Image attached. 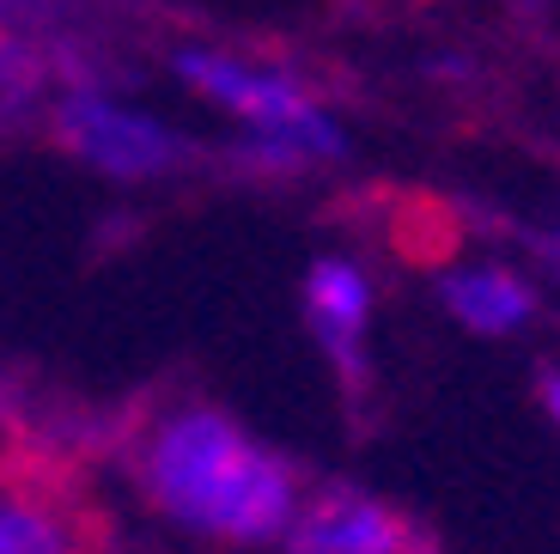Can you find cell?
Segmentation results:
<instances>
[{
	"label": "cell",
	"instance_id": "6da1fadb",
	"mask_svg": "<svg viewBox=\"0 0 560 554\" xmlns=\"http://www.w3.org/2000/svg\"><path fill=\"white\" fill-rule=\"evenodd\" d=\"M140 487L171 524L213 542H280L299 512V475L225 408H171L140 445Z\"/></svg>",
	"mask_w": 560,
	"mask_h": 554
},
{
	"label": "cell",
	"instance_id": "7a4b0ae2",
	"mask_svg": "<svg viewBox=\"0 0 560 554\" xmlns=\"http://www.w3.org/2000/svg\"><path fill=\"white\" fill-rule=\"evenodd\" d=\"M177 73L201 97H213L232 116H244V128H250L244 153L262 159V165H311V159L341 153V128L287 73L256 68V61H238V56H220V49H183Z\"/></svg>",
	"mask_w": 560,
	"mask_h": 554
},
{
	"label": "cell",
	"instance_id": "3957f363",
	"mask_svg": "<svg viewBox=\"0 0 560 554\" xmlns=\"http://www.w3.org/2000/svg\"><path fill=\"white\" fill-rule=\"evenodd\" d=\"M61 140L85 165H98L104 177H159V171H171L183 159V140L165 123L122 111V104L92 97V92L61 104Z\"/></svg>",
	"mask_w": 560,
	"mask_h": 554
},
{
	"label": "cell",
	"instance_id": "277c9868",
	"mask_svg": "<svg viewBox=\"0 0 560 554\" xmlns=\"http://www.w3.org/2000/svg\"><path fill=\"white\" fill-rule=\"evenodd\" d=\"M280 542L287 554H408V530L396 524V512L360 487H323L317 499H299Z\"/></svg>",
	"mask_w": 560,
	"mask_h": 554
},
{
	"label": "cell",
	"instance_id": "5b68a950",
	"mask_svg": "<svg viewBox=\"0 0 560 554\" xmlns=\"http://www.w3.org/2000/svg\"><path fill=\"white\" fill-rule=\"evenodd\" d=\"M305 311L311 330H317L323 354L341 366V372H360L365 366V323H372V280L348 263V256H323L305 280Z\"/></svg>",
	"mask_w": 560,
	"mask_h": 554
},
{
	"label": "cell",
	"instance_id": "8992f818",
	"mask_svg": "<svg viewBox=\"0 0 560 554\" xmlns=\"http://www.w3.org/2000/svg\"><path fill=\"white\" fill-rule=\"evenodd\" d=\"M445 311L476 335H518L536 318V292L505 268H451L439 280Z\"/></svg>",
	"mask_w": 560,
	"mask_h": 554
},
{
	"label": "cell",
	"instance_id": "52a82bcc",
	"mask_svg": "<svg viewBox=\"0 0 560 554\" xmlns=\"http://www.w3.org/2000/svg\"><path fill=\"white\" fill-rule=\"evenodd\" d=\"M0 554H85L80 518L37 482H0Z\"/></svg>",
	"mask_w": 560,
	"mask_h": 554
},
{
	"label": "cell",
	"instance_id": "ba28073f",
	"mask_svg": "<svg viewBox=\"0 0 560 554\" xmlns=\"http://www.w3.org/2000/svg\"><path fill=\"white\" fill-rule=\"evenodd\" d=\"M542 402H548V415H555V427H560V372L542 378Z\"/></svg>",
	"mask_w": 560,
	"mask_h": 554
}]
</instances>
